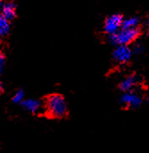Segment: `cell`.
I'll return each instance as SVG.
<instances>
[{
  "mask_svg": "<svg viewBox=\"0 0 149 153\" xmlns=\"http://www.w3.org/2000/svg\"><path fill=\"white\" fill-rule=\"evenodd\" d=\"M21 107L31 113H38L41 109H42V102L40 100H35V99H27V100H23L21 102Z\"/></svg>",
  "mask_w": 149,
  "mask_h": 153,
  "instance_id": "obj_6",
  "label": "cell"
},
{
  "mask_svg": "<svg viewBox=\"0 0 149 153\" xmlns=\"http://www.w3.org/2000/svg\"><path fill=\"white\" fill-rule=\"evenodd\" d=\"M139 18L137 16H131L128 18H123L122 23V29H134L139 28Z\"/></svg>",
  "mask_w": 149,
  "mask_h": 153,
  "instance_id": "obj_9",
  "label": "cell"
},
{
  "mask_svg": "<svg viewBox=\"0 0 149 153\" xmlns=\"http://www.w3.org/2000/svg\"><path fill=\"white\" fill-rule=\"evenodd\" d=\"M24 96H25L24 91L21 90V89H20V90H18V91L14 93V95L13 96V101L14 103H21V102L24 100Z\"/></svg>",
  "mask_w": 149,
  "mask_h": 153,
  "instance_id": "obj_11",
  "label": "cell"
},
{
  "mask_svg": "<svg viewBox=\"0 0 149 153\" xmlns=\"http://www.w3.org/2000/svg\"><path fill=\"white\" fill-rule=\"evenodd\" d=\"M141 30L139 28L134 29H121L115 34L108 35V42L111 45H125L129 46L139 39Z\"/></svg>",
  "mask_w": 149,
  "mask_h": 153,
  "instance_id": "obj_2",
  "label": "cell"
},
{
  "mask_svg": "<svg viewBox=\"0 0 149 153\" xmlns=\"http://www.w3.org/2000/svg\"><path fill=\"white\" fill-rule=\"evenodd\" d=\"M1 10H2L1 14L9 22L16 17V4L13 2L4 4Z\"/></svg>",
  "mask_w": 149,
  "mask_h": 153,
  "instance_id": "obj_7",
  "label": "cell"
},
{
  "mask_svg": "<svg viewBox=\"0 0 149 153\" xmlns=\"http://www.w3.org/2000/svg\"><path fill=\"white\" fill-rule=\"evenodd\" d=\"M10 32V22L0 13V39Z\"/></svg>",
  "mask_w": 149,
  "mask_h": 153,
  "instance_id": "obj_10",
  "label": "cell"
},
{
  "mask_svg": "<svg viewBox=\"0 0 149 153\" xmlns=\"http://www.w3.org/2000/svg\"><path fill=\"white\" fill-rule=\"evenodd\" d=\"M2 91H3V85H2V82H0V93L2 92Z\"/></svg>",
  "mask_w": 149,
  "mask_h": 153,
  "instance_id": "obj_14",
  "label": "cell"
},
{
  "mask_svg": "<svg viewBox=\"0 0 149 153\" xmlns=\"http://www.w3.org/2000/svg\"><path fill=\"white\" fill-rule=\"evenodd\" d=\"M138 81H139L138 77L136 75H134V74H131V75L127 76L120 83V89H121V91H122L123 92L131 91L134 89V87L137 85Z\"/></svg>",
  "mask_w": 149,
  "mask_h": 153,
  "instance_id": "obj_8",
  "label": "cell"
},
{
  "mask_svg": "<svg viewBox=\"0 0 149 153\" xmlns=\"http://www.w3.org/2000/svg\"><path fill=\"white\" fill-rule=\"evenodd\" d=\"M120 100L121 103H122L124 106L131 108H137L142 104V98L140 97V95L137 94L136 92H133L132 91L124 92L121 96Z\"/></svg>",
  "mask_w": 149,
  "mask_h": 153,
  "instance_id": "obj_5",
  "label": "cell"
},
{
  "mask_svg": "<svg viewBox=\"0 0 149 153\" xmlns=\"http://www.w3.org/2000/svg\"><path fill=\"white\" fill-rule=\"evenodd\" d=\"M144 50H145V47L142 43H137L131 48L132 54H136V55H139V54L143 53Z\"/></svg>",
  "mask_w": 149,
  "mask_h": 153,
  "instance_id": "obj_12",
  "label": "cell"
},
{
  "mask_svg": "<svg viewBox=\"0 0 149 153\" xmlns=\"http://www.w3.org/2000/svg\"><path fill=\"white\" fill-rule=\"evenodd\" d=\"M4 64H5V57L4 55L0 52V75L2 74L3 71H4Z\"/></svg>",
  "mask_w": 149,
  "mask_h": 153,
  "instance_id": "obj_13",
  "label": "cell"
},
{
  "mask_svg": "<svg viewBox=\"0 0 149 153\" xmlns=\"http://www.w3.org/2000/svg\"><path fill=\"white\" fill-rule=\"evenodd\" d=\"M46 110L53 117L62 118L68 113V107L64 98L57 93L49 95L46 100Z\"/></svg>",
  "mask_w": 149,
  "mask_h": 153,
  "instance_id": "obj_1",
  "label": "cell"
},
{
  "mask_svg": "<svg viewBox=\"0 0 149 153\" xmlns=\"http://www.w3.org/2000/svg\"><path fill=\"white\" fill-rule=\"evenodd\" d=\"M123 16L120 13H114L109 15L104 23V31L107 35L115 34L122 29Z\"/></svg>",
  "mask_w": 149,
  "mask_h": 153,
  "instance_id": "obj_3",
  "label": "cell"
},
{
  "mask_svg": "<svg viewBox=\"0 0 149 153\" xmlns=\"http://www.w3.org/2000/svg\"><path fill=\"white\" fill-rule=\"evenodd\" d=\"M132 55L133 54H132L131 48L129 46H125V45L116 46L113 52L114 59L117 63H120V64H125L129 62Z\"/></svg>",
  "mask_w": 149,
  "mask_h": 153,
  "instance_id": "obj_4",
  "label": "cell"
}]
</instances>
